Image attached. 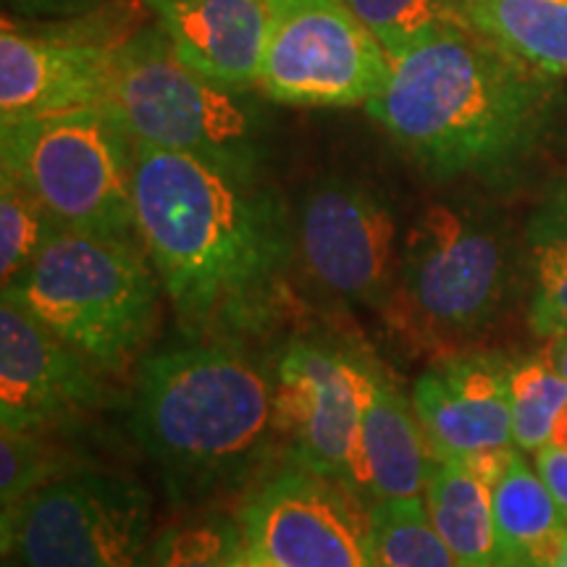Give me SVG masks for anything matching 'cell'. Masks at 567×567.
Listing matches in <instances>:
<instances>
[{
	"label": "cell",
	"mask_w": 567,
	"mask_h": 567,
	"mask_svg": "<svg viewBox=\"0 0 567 567\" xmlns=\"http://www.w3.org/2000/svg\"><path fill=\"white\" fill-rule=\"evenodd\" d=\"M134 224L189 326L243 331L264 321L292 239L255 174L134 142Z\"/></svg>",
	"instance_id": "6da1fadb"
},
{
	"label": "cell",
	"mask_w": 567,
	"mask_h": 567,
	"mask_svg": "<svg viewBox=\"0 0 567 567\" xmlns=\"http://www.w3.org/2000/svg\"><path fill=\"white\" fill-rule=\"evenodd\" d=\"M389 61L365 109L429 176L502 182L549 137L557 82L476 27H442Z\"/></svg>",
	"instance_id": "7a4b0ae2"
},
{
	"label": "cell",
	"mask_w": 567,
	"mask_h": 567,
	"mask_svg": "<svg viewBox=\"0 0 567 567\" xmlns=\"http://www.w3.org/2000/svg\"><path fill=\"white\" fill-rule=\"evenodd\" d=\"M274 425L268 381L221 347H174L140 368L132 429L176 496L245 478Z\"/></svg>",
	"instance_id": "3957f363"
},
{
	"label": "cell",
	"mask_w": 567,
	"mask_h": 567,
	"mask_svg": "<svg viewBox=\"0 0 567 567\" xmlns=\"http://www.w3.org/2000/svg\"><path fill=\"white\" fill-rule=\"evenodd\" d=\"M3 297L105 368L132 358L155 316V281L132 239L71 229H55Z\"/></svg>",
	"instance_id": "277c9868"
},
{
	"label": "cell",
	"mask_w": 567,
	"mask_h": 567,
	"mask_svg": "<svg viewBox=\"0 0 567 567\" xmlns=\"http://www.w3.org/2000/svg\"><path fill=\"white\" fill-rule=\"evenodd\" d=\"M3 174L61 229L130 239L134 224V142L105 109L19 118L0 132Z\"/></svg>",
	"instance_id": "5b68a950"
},
{
	"label": "cell",
	"mask_w": 567,
	"mask_h": 567,
	"mask_svg": "<svg viewBox=\"0 0 567 567\" xmlns=\"http://www.w3.org/2000/svg\"><path fill=\"white\" fill-rule=\"evenodd\" d=\"M105 111L132 142L189 153L255 174L258 118L237 90L189 69L161 30L113 45Z\"/></svg>",
	"instance_id": "8992f818"
},
{
	"label": "cell",
	"mask_w": 567,
	"mask_h": 567,
	"mask_svg": "<svg viewBox=\"0 0 567 567\" xmlns=\"http://www.w3.org/2000/svg\"><path fill=\"white\" fill-rule=\"evenodd\" d=\"M513 284L507 239L484 218L431 205L402 245L400 295L425 329L476 334L492 323Z\"/></svg>",
	"instance_id": "52a82bcc"
},
{
	"label": "cell",
	"mask_w": 567,
	"mask_h": 567,
	"mask_svg": "<svg viewBox=\"0 0 567 567\" xmlns=\"http://www.w3.org/2000/svg\"><path fill=\"white\" fill-rule=\"evenodd\" d=\"M268 40L258 87L287 105H358L384 90L389 53L347 0H266Z\"/></svg>",
	"instance_id": "ba28073f"
},
{
	"label": "cell",
	"mask_w": 567,
	"mask_h": 567,
	"mask_svg": "<svg viewBox=\"0 0 567 567\" xmlns=\"http://www.w3.org/2000/svg\"><path fill=\"white\" fill-rule=\"evenodd\" d=\"M151 496L126 478L80 473L42 486L3 526V551L27 567H137Z\"/></svg>",
	"instance_id": "9c48e42d"
},
{
	"label": "cell",
	"mask_w": 567,
	"mask_h": 567,
	"mask_svg": "<svg viewBox=\"0 0 567 567\" xmlns=\"http://www.w3.org/2000/svg\"><path fill=\"white\" fill-rule=\"evenodd\" d=\"M373 373L316 344H292L279 363L274 421L289 436L295 463L352 488Z\"/></svg>",
	"instance_id": "30bf717a"
},
{
	"label": "cell",
	"mask_w": 567,
	"mask_h": 567,
	"mask_svg": "<svg viewBox=\"0 0 567 567\" xmlns=\"http://www.w3.org/2000/svg\"><path fill=\"white\" fill-rule=\"evenodd\" d=\"M300 247L308 271L342 300L379 308L400 284L402 250L389 205L371 189L323 179L300 210Z\"/></svg>",
	"instance_id": "8fae6325"
},
{
	"label": "cell",
	"mask_w": 567,
	"mask_h": 567,
	"mask_svg": "<svg viewBox=\"0 0 567 567\" xmlns=\"http://www.w3.org/2000/svg\"><path fill=\"white\" fill-rule=\"evenodd\" d=\"M245 544L276 567H371V515L310 471H284L243 513Z\"/></svg>",
	"instance_id": "7c38bea8"
},
{
	"label": "cell",
	"mask_w": 567,
	"mask_h": 567,
	"mask_svg": "<svg viewBox=\"0 0 567 567\" xmlns=\"http://www.w3.org/2000/svg\"><path fill=\"white\" fill-rule=\"evenodd\" d=\"M97 402L82 354L3 297L0 305V425L32 434Z\"/></svg>",
	"instance_id": "4fadbf2b"
},
{
	"label": "cell",
	"mask_w": 567,
	"mask_h": 567,
	"mask_svg": "<svg viewBox=\"0 0 567 567\" xmlns=\"http://www.w3.org/2000/svg\"><path fill=\"white\" fill-rule=\"evenodd\" d=\"M513 365L465 354L429 368L413 386V410L434 457L471 460L513 442Z\"/></svg>",
	"instance_id": "5bb4252c"
},
{
	"label": "cell",
	"mask_w": 567,
	"mask_h": 567,
	"mask_svg": "<svg viewBox=\"0 0 567 567\" xmlns=\"http://www.w3.org/2000/svg\"><path fill=\"white\" fill-rule=\"evenodd\" d=\"M111 74L113 48L21 34L6 24L0 34V122L103 109Z\"/></svg>",
	"instance_id": "9a60e30c"
},
{
	"label": "cell",
	"mask_w": 567,
	"mask_h": 567,
	"mask_svg": "<svg viewBox=\"0 0 567 567\" xmlns=\"http://www.w3.org/2000/svg\"><path fill=\"white\" fill-rule=\"evenodd\" d=\"M176 55L210 82L243 92L260 84L266 0H142Z\"/></svg>",
	"instance_id": "2e32d148"
},
{
	"label": "cell",
	"mask_w": 567,
	"mask_h": 567,
	"mask_svg": "<svg viewBox=\"0 0 567 567\" xmlns=\"http://www.w3.org/2000/svg\"><path fill=\"white\" fill-rule=\"evenodd\" d=\"M429 467L431 455L425 452V434L417 415L410 413L405 396L373 375V392L360 429L352 492H363L375 502L421 496Z\"/></svg>",
	"instance_id": "e0dca14e"
},
{
	"label": "cell",
	"mask_w": 567,
	"mask_h": 567,
	"mask_svg": "<svg viewBox=\"0 0 567 567\" xmlns=\"http://www.w3.org/2000/svg\"><path fill=\"white\" fill-rule=\"evenodd\" d=\"M496 567H551L567 538V523L538 473L513 452L492 486Z\"/></svg>",
	"instance_id": "ac0fdd59"
},
{
	"label": "cell",
	"mask_w": 567,
	"mask_h": 567,
	"mask_svg": "<svg viewBox=\"0 0 567 567\" xmlns=\"http://www.w3.org/2000/svg\"><path fill=\"white\" fill-rule=\"evenodd\" d=\"M425 505L457 567H496L492 486L460 460L434 457Z\"/></svg>",
	"instance_id": "d6986e66"
},
{
	"label": "cell",
	"mask_w": 567,
	"mask_h": 567,
	"mask_svg": "<svg viewBox=\"0 0 567 567\" xmlns=\"http://www.w3.org/2000/svg\"><path fill=\"white\" fill-rule=\"evenodd\" d=\"M467 21L517 59L567 76V0H467Z\"/></svg>",
	"instance_id": "ffe728a7"
},
{
	"label": "cell",
	"mask_w": 567,
	"mask_h": 567,
	"mask_svg": "<svg viewBox=\"0 0 567 567\" xmlns=\"http://www.w3.org/2000/svg\"><path fill=\"white\" fill-rule=\"evenodd\" d=\"M421 496L381 499L371 507V567H457Z\"/></svg>",
	"instance_id": "44dd1931"
},
{
	"label": "cell",
	"mask_w": 567,
	"mask_h": 567,
	"mask_svg": "<svg viewBox=\"0 0 567 567\" xmlns=\"http://www.w3.org/2000/svg\"><path fill=\"white\" fill-rule=\"evenodd\" d=\"M530 329L538 337L567 334V216L542 218L530 231Z\"/></svg>",
	"instance_id": "7402d4cb"
},
{
	"label": "cell",
	"mask_w": 567,
	"mask_h": 567,
	"mask_svg": "<svg viewBox=\"0 0 567 567\" xmlns=\"http://www.w3.org/2000/svg\"><path fill=\"white\" fill-rule=\"evenodd\" d=\"M354 17L371 30L389 59H396L425 34L467 21V0H347Z\"/></svg>",
	"instance_id": "603a6c76"
},
{
	"label": "cell",
	"mask_w": 567,
	"mask_h": 567,
	"mask_svg": "<svg viewBox=\"0 0 567 567\" xmlns=\"http://www.w3.org/2000/svg\"><path fill=\"white\" fill-rule=\"evenodd\" d=\"M513 402V442L520 452H538L555 436V425L567 408V379L547 360H528L509 373Z\"/></svg>",
	"instance_id": "cb8c5ba5"
},
{
	"label": "cell",
	"mask_w": 567,
	"mask_h": 567,
	"mask_svg": "<svg viewBox=\"0 0 567 567\" xmlns=\"http://www.w3.org/2000/svg\"><path fill=\"white\" fill-rule=\"evenodd\" d=\"M243 551V534L231 523H187L147 544L137 567H234Z\"/></svg>",
	"instance_id": "d4e9b609"
},
{
	"label": "cell",
	"mask_w": 567,
	"mask_h": 567,
	"mask_svg": "<svg viewBox=\"0 0 567 567\" xmlns=\"http://www.w3.org/2000/svg\"><path fill=\"white\" fill-rule=\"evenodd\" d=\"M59 224L13 176L0 182V276L3 287L32 264Z\"/></svg>",
	"instance_id": "484cf974"
},
{
	"label": "cell",
	"mask_w": 567,
	"mask_h": 567,
	"mask_svg": "<svg viewBox=\"0 0 567 567\" xmlns=\"http://www.w3.org/2000/svg\"><path fill=\"white\" fill-rule=\"evenodd\" d=\"M48 467L45 452L32 434L3 431L0 436V505H3V526L24 505L27 496L38 492Z\"/></svg>",
	"instance_id": "4316f807"
},
{
	"label": "cell",
	"mask_w": 567,
	"mask_h": 567,
	"mask_svg": "<svg viewBox=\"0 0 567 567\" xmlns=\"http://www.w3.org/2000/svg\"><path fill=\"white\" fill-rule=\"evenodd\" d=\"M536 473L555 496L559 513L567 523V446L549 442L536 452Z\"/></svg>",
	"instance_id": "83f0119b"
},
{
	"label": "cell",
	"mask_w": 567,
	"mask_h": 567,
	"mask_svg": "<svg viewBox=\"0 0 567 567\" xmlns=\"http://www.w3.org/2000/svg\"><path fill=\"white\" fill-rule=\"evenodd\" d=\"M547 363L555 368V371L567 379V334H559L551 339V344L547 347Z\"/></svg>",
	"instance_id": "f1b7e54d"
},
{
	"label": "cell",
	"mask_w": 567,
	"mask_h": 567,
	"mask_svg": "<svg viewBox=\"0 0 567 567\" xmlns=\"http://www.w3.org/2000/svg\"><path fill=\"white\" fill-rule=\"evenodd\" d=\"M234 567H276V565L268 557L260 555V551L245 547V551L239 555V559L234 563Z\"/></svg>",
	"instance_id": "f546056e"
},
{
	"label": "cell",
	"mask_w": 567,
	"mask_h": 567,
	"mask_svg": "<svg viewBox=\"0 0 567 567\" xmlns=\"http://www.w3.org/2000/svg\"><path fill=\"white\" fill-rule=\"evenodd\" d=\"M551 442L567 446V408L563 410V415H559V421H557V425H555V436H551Z\"/></svg>",
	"instance_id": "4dcf8cb0"
},
{
	"label": "cell",
	"mask_w": 567,
	"mask_h": 567,
	"mask_svg": "<svg viewBox=\"0 0 567 567\" xmlns=\"http://www.w3.org/2000/svg\"><path fill=\"white\" fill-rule=\"evenodd\" d=\"M551 567H567V538H565L563 549H559V555H557V559H555V565H551Z\"/></svg>",
	"instance_id": "1f68e13d"
},
{
	"label": "cell",
	"mask_w": 567,
	"mask_h": 567,
	"mask_svg": "<svg viewBox=\"0 0 567 567\" xmlns=\"http://www.w3.org/2000/svg\"><path fill=\"white\" fill-rule=\"evenodd\" d=\"M3 567H11V565H3Z\"/></svg>",
	"instance_id": "d6a6232c"
}]
</instances>
